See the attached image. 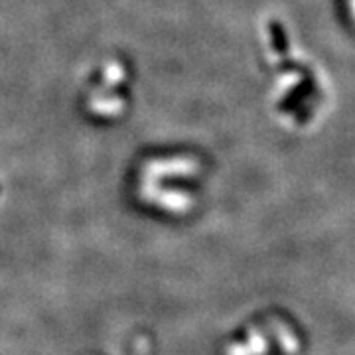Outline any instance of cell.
I'll use <instances>...</instances> for the list:
<instances>
[{"label": "cell", "instance_id": "1", "mask_svg": "<svg viewBox=\"0 0 355 355\" xmlns=\"http://www.w3.org/2000/svg\"><path fill=\"white\" fill-rule=\"evenodd\" d=\"M280 347L284 352H296L298 349V340L282 322L266 324L263 328H254L243 342L235 343L229 347V355H263L270 354L272 347Z\"/></svg>", "mask_w": 355, "mask_h": 355}]
</instances>
